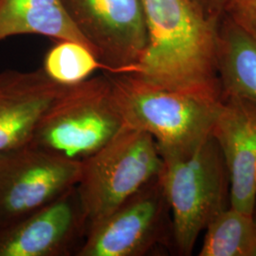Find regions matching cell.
Returning a JSON list of instances; mask_svg holds the SVG:
<instances>
[{
    "label": "cell",
    "instance_id": "277c9868",
    "mask_svg": "<svg viewBox=\"0 0 256 256\" xmlns=\"http://www.w3.org/2000/svg\"><path fill=\"white\" fill-rule=\"evenodd\" d=\"M124 126L108 74L64 86L39 120L28 144L82 162Z\"/></svg>",
    "mask_w": 256,
    "mask_h": 256
},
{
    "label": "cell",
    "instance_id": "2e32d148",
    "mask_svg": "<svg viewBox=\"0 0 256 256\" xmlns=\"http://www.w3.org/2000/svg\"><path fill=\"white\" fill-rule=\"evenodd\" d=\"M223 10L228 20L256 37V0H228Z\"/></svg>",
    "mask_w": 256,
    "mask_h": 256
},
{
    "label": "cell",
    "instance_id": "5b68a950",
    "mask_svg": "<svg viewBox=\"0 0 256 256\" xmlns=\"http://www.w3.org/2000/svg\"><path fill=\"white\" fill-rule=\"evenodd\" d=\"M162 168V158L154 138L126 126L82 160L76 188L88 218V232L156 178Z\"/></svg>",
    "mask_w": 256,
    "mask_h": 256
},
{
    "label": "cell",
    "instance_id": "8992f818",
    "mask_svg": "<svg viewBox=\"0 0 256 256\" xmlns=\"http://www.w3.org/2000/svg\"><path fill=\"white\" fill-rule=\"evenodd\" d=\"M158 176L90 230L76 256L176 252L171 210Z\"/></svg>",
    "mask_w": 256,
    "mask_h": 256
},
{
    "label": "cell",
    "instance_id": "ac0fdd59",
    "mask_svg": "<svg viewBox=\"0 0 256 256\" xmlns=\"http://www.w3.org/2000/svg\"><path fill=\"white\" fill-rule=\"evenodd\" d=\"M252 216H254V220L256 223V204H254V210H252Z\"/></svg>",
    "mask_w": 256,
    "mask_h": 256
},
{
    "label": "cell",
    "instance_id": "8fae6325",
    "mask_svg": "<svg viewBox=\"0 0 256 256\" xmlns=\"http://www.w3.org/2000/svg\"><path fill=\"white\" fill-rule=\"evenodd\" d=\"M64 88L42 68L0 72V155L30 142L43 114Z\"/></svg>",
    "mask_w": 256,
    "mask_h": 256
},
{
    "label": "cell",
    "instance_id": "3957f363",
    "mask_svg": "<svg viewBox=\"0 0 256 256\" xmlns=\"http://www.w3.org/2000/svg\"><path fill=\"white\" fill-rule=\"evenodd\" d=\"M108 75L124 126L151 135L160 153L189 151L212 134L221 101L168 90L133 74Z\"/></svg>",
    "mask_w": 256,
    "mask_h": 256
},
{
    "label": "cell",
    "instance_id": "9c48e42d",
    "mask_svg": "<svg viewBox=\"0 0 256 256\" xmlns=\"http://www.w3.org/2000/svg\"><path fill=\"white\" fill-rule=\"evenodd\" d=\"M88 232L75 186L42 208L0 225V256H77Z\"/></svg>",
    "mask_w": 256,
    "mask_h": 256
},
{
    "label": "cell",
    "instance_id": "6da1fadb",
    "mask_svg": "<svg viewBox=\"0 0 256 256\" xmlns=\"http://www.w3.org/2000/svg\"><path fill=\"white\" fill-rule=\"evenodd\" d=\"M147 44L132 74L172 92L221 101L220 30L194 0H142Z\"/></svg>",
    "mask_w": 256,
    "mask_h": 256
},
{
    "label": "cell",
    "instance_id": "d6986e66",
    "mask_svg": "<svg viewBox=\"0 0 256 256\" xmlns=\"http://www.w3.org/2000/svg\"><path fill=\"white\" fill-rule=\"evenodd\" d=\"M252 256H256V248H254V254H252Z\"/></svg>",
    "mask_w": 256,
    "mask_h": 256
},
{
    "label": "cell",
    "instance_id": "52a82bcc",
    "mask_svg": "<svg viewBox=\"0 0 256 256\" xmlns=\"http://www.w3.org/2000/svg\"><path fill=\"white\" fill-rule=\"evenodd\" d=\"M82 162L30 144L0 155V225L42 208L79 182Z\"/></svg>",
    "mask_w": 256,
    "mask_h": 256
},
{
    "label": "cell",
    "instance_id": "30bf717a",
    "mask_svg": "<svg viewBox=\"0 0 256 256\" xmlns=\"http://www.w3.org/2000/svg\"><path fill=\"white\" fill-rule=\"evenodd\" d=\"M212 135L228 169L230 207L252 214L256 200V102L224 95Z\"/></svg>",
    "mask_w": 256,
    "mask_h": 256
},
{
    "label": "cell",
    "instance_id": "5bb4252c",
    "mask_svg": "<svg viewBox=\"0 0 256 256\" xmlns=\"http://www.w3.org/2000/svg\"><path fill=\"white\" fill-rule=\"evenodd\" d=\"M200 256H252L256 223L252 214L230 206L205 228Z\"/></svg>",
    "mask_w": 256,
    "mask_h": 256
},
{
    "label": "cell",
    "instance_id": "4fadbf2b",
    "mask_svg": "<svg viewBox=\"0 0 256 256\" xmlns=\"http://www.w3.org/2000/svg\"><path fill=\"white\" fill-rule=\"evenodd\" d=\"M218 64L223 96L256 102V36L228 20L220 32Z\"/></svg>",
    "mask_w": 256,
    "mask_h": 256
},
{
    "label": "cell",
    "instance_id": "9a60e30c",
    "mask_svg": "<svg viewBox=\"0 0 256 256\" xmlns=\"http://www.w3.org/2000/svg\"><path fill=\"white\" fill-rule=\"evenodd\" d=\"M97 70L106 66L88 46L72 40H59L48 50L42 70L54 82L70 86L90 78Z\"/></svg>",
    "mask_w": 256,
    "mask_h": 256
},
{
    "label": "cell",
    "instance_id": "ba28073f",
    "mask_svg": "<svg viewBox=\"0 0 256 256\" xmlns=\"http://www.w3.org/2000/svg\"><path fill=\"white\" fill-rule=\"evenodd\" d=\"M108 74H132L147 44L142 0H62Z\"/></svg>",
    "mask_w": 256,
    "mask_h": 256
},
{
    "label": "cell",
    "instance_id": "7c38bea8",
    "mask_svg": "<svg viewBox=\"0 0 256 256\" xmlns=\"http://www.w3.org/2000/svg\"><path fill=\"white\" fill-rule=\"evenodd\" d=\"M23 34L72 40L94 52L74 25L62 0H0V40Z\"/></svg>",
    "mask_w": 256,
    "mask_h": 256
},
{
    "label": "cell",
    "instance_id": "e0dca14e",
    "mask_svg": "<svg viewBox=\"0 0 256 256\" xmlns=\"http://www.w3.org/2000/svg\"><path fill=\"white\" fill-rule=\"evenodd\" d=\"M227 1L228 0H206V2L210 4L212 7L218 10L223 9Z\"/></svg>",
    "mask_w": 256,
    "mask_h": 256
},
{
    "label": "cell",
    "instance_id": "7a4b0ae2",
    "mask_svg": "<svg viewBox=\"0 0 256 256\" xmlns=\"http://www.w3.org/2000/svg\"><path fill=\"white\" fill-rule=\"evenodd\" d=\"M160 154L158 176L171 210L174 250L191 256L210 220L230 206L228 169L212 134L189 151Z\"/></svg>",
    "mask_w": 256,
    "mask_h": 256
}]
</instances>
